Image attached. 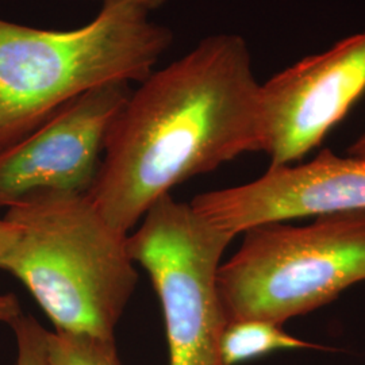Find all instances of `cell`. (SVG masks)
<instances>
[{"label":"cell","instance_id":"12","mask_svg":"<svg viewBox=\"0 0 365 365\" xmlns=\"http://www.w3.org/2000/svg\"><path fill=\"white\" fill-rule=\"evenodd\" d=\"M21 315L22 309L18 298L11 292L0 294V324L11 327Z\"/></svg>","mask_w":365,"mask_h":365},{"label":"cell","instance_id":"15","mask_svg":"<svg viewBox=\"0 0 365 365\" xmlns=\"http://www.w3.org/2000/svg\"><path fill=\"white\" fill-rule=\"evenodd\" d=\"M348 153H349V156L365 160V133L356 143H353L352 146L348 150Z\"/></svg>","mask_w":365,"mask_h":365},{"label":"cell","instance_id":"6","mask_svg":"<svg viewBox=\"0 0 365 365\" xmlns=\"http://www.w3.org/2000/svg\"><path fill=\"white\" fill-rule=\"evenodd\" d=\"M133 90L110 83L78 96L21 141L0 149V209L41 192L88 194L106 143Z\"/></svg>","mask_w":365,"mask_h":365},{"label":"cell","instance_id":"8","mask_svg":"<svg viewBox=\"0 0 365 365\" xmlns=\"http://www.w3.org/2000/svg\"><path fill=\"white\" fill-rule=\"evenodd\" d=\"M190 205L232 237L265 223L365 211V160L324 149L309 163L269 167L253 182L200 194Z\"/></svg>","mask_w":365,"mask_h":365},{"label":"cell","instance_id":"4","mask_svg":"<svg viewBox=\"0 0 365 365\" xmlns=\"http://www.w3.org/2000/svg\"><path fill=\"white\" fill-rule=\"evenodd\" d=\"M242 235L217 274L227 322L283 325L365 282V211L319 215L304 226L265 223Z\"/></svg>","mask_w":365,"mask_h":365},{"label":"cell","instance_id":"10","mask_svg":"<svg viewBox=\"0 0 365 365\" xmlns=\"http://www.w3.org/2000/svg\"><path fill=\"white\" fill-rule=\"evenodd\" d=\"M49 365H119L115 341L49 331L46 334Z\"/></svg>","mask_w":365,"mask_h":365},{"label":"cell","instance_id":"2","mask_svg":"<svg viewBox=\"0 0 365 365\" xmlns=\"http://www.w3.org/2000/svg\"><path fill=\"white\" fill-rule=\"evenodd\" d=\"M4 218L18 241L0 269L27 288L54 331L115 341L138 282L129 235L106 221L88 194H34Z\"/></svg>","mask_w":365,"mask_h":365},{"label":"cell","instance_id":"13","mask_svg":"<svg viewBox=\"0 0 365 365\" xmlns=\"http://www.w3.org/2000/svg\"><path fill=\"white\" fill-rule=\"evenodd\" d=\"M18 241V230L6 218L0 220V267Z\"/></svg>","mask_w":365,"mask_h":365},{"label":"cell","instance_id":"5","mask_svg":"<svg viewBox=\"0 0 365 365\" xmlns=\"http://www.w3.org/2000/svg\"><path fill=\"white\" fill-rule=\"evenodd\" d=\"M233 240L170 195L157 200L128 235L131 259L149 274L161 302L170 365H225L227 321L217 274Z\"/></svg>","mask_w":365,"mask_h":365},{"label":"cell","instance_id":"7","mask_svg":"<svg viewBox=\"0 0 365 365\" xmlns=\"http://www.w3.org/2000/svg\"><path fill=\"white\" fill-rule=\"evenodd\" d=\"M365 92V31L306 57L261 84L269 167L297 164L324 141Z\"/></svg>","mask_w":365,"mask_h":365},{"label":"cell","instance_id":"1","mask_svg":"<svg viewBox=\"0 0 365 365\" xmlns=\"http://www.w3.org/2000/svg\"><path fill=\"white\" fill-rule=\"evenodd\" d=\"M138 84L108 133L88 192L122 235L176 185L264 150L261 84L241 36L207 37Z\"/></svg>","mask_w":365,"mask_h":365},{"label":"cell","instance_id":"14","mask_svg":"<svg viewBox=\"0 0 365 365\" xmlns=\"http://www.w3.org/2000/svg\"><path fill=\"white\" fill-rule=\"evenodd\" d=\"M126 1H130L133 4L144 9L148 13H150V11H155L157 9L163 7L168 0H126Z\"/></svg>","mask_w":365,"mask_h":365},{"label":"cell","instance_id":"11","mask_svg":"<svg viewBox=\"0 0 365 365\" xmlns=\"http://www.w3.org/2000/svg\"><path fill=\"white\" fill-rule=\"evenodd\" d=\"M16 339L15 365H49L46 356L48 330L30 315H21L11 325Z\"/></svg>","mask_w":365,"mask_h":365},{"label":"cell","instance_id":"3","mask_svg":"<svg viewBox=\"0 0 365 365\" xmlns=\"http://www.w3.org/2000/svg\"><path fill=\"white\" fill-rule=\"evenodd\" d=\"M172 41L168 27L126 0H105L91 22L72 30L0 19V149L91 90L144 81Z\"/></svg>","mask_w":365,"mask_h":365},{"label":"cell","instance_id":"9","mask_svg":"<svg viewBox=\"0 0 365 365\" xmlns=\"http://www.w3.org/2000/svg\"><path fill=\"white\" fill-rule=\"evenodd\" d=\"M282 351H334L287 333L282 325L264 319H237L226 324L221 337L225 365H238Z\"/></svg>","mask_w":365,"mask_h":365}]
</instances>
